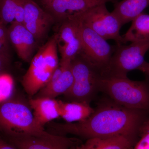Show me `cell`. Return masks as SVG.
<instances>
[{
  "label": "cell",
  "instance_id": "17",
  "mask_svg": "<svg viewBox=\"0 0 149 149\" xmlns=\"http://www.w3.org/2000/svg\"><path fill=\"white\" fill-rule=\"evenodd\" d=\"M149 6V0H122L114 3L112 12L118 18L122 26L132 21L143 13Z\"/></svg>",
  "mask_w": 149,
  "mask_h": 149
},
{
  "label": "cell",
  "instance_id": "19",
  "mask_svg": "<svg viewBox=\"0 0 149 149\" xmlns=\"http://www.w3.org/2000/svg\"><path fill=\"white\" fill-rule=\"evenodd\" d=\"M24 14L22 0H1L0 19L6 25L14 22L23 24Z\"/></svg>",
  "mask_w": 149,
  "mask_h": 149
},
{
  "label": "cell",
  "instance_id": "12",
  "mask_svg": "<svg viewBox=\"0 0 149 149\" xmlns=\"http://www.w3.org/2000/svg\"><path fill=\"white\" fill-rule=\"evenodd\" d=\"M8 29L10 43L19 57L24 61H31L37 42L35 37L22 24L14 22Z\"/></svg>",
  "mask_w": 149,
  "mask_h": 149
},
{
  "label": "cell",
  "instance_id": "21",
  "mask_svg": "<svg viewBox=\"0 0 149 149\" xmlns=\"http://www.w3.org/2000/svg\"><path fill=\"white\" fill-rule=\"evenodd\" d=\"M14 81L13 77L6 71L0 73V104L13 96Z\"/></svg>",
  "mask_w": 149,
  "mask_h": 149
},
{
  "label": "cell",
  "instance_id": "5",
  "mask_svg": "<svg viewBox=\"0 0 149 149\" xmlns=\"http://www.w3.org/2000/svg\"><path fill=\"white\" fill-rule=\"evenodd\" d=\"M149 49V39L133 42L128 45H116L109 64L101 77H127L128 72L138 70L143 64Z\"/></svg>",
  "mask_w": 149,
  "mask_h": 149
},
{
  "label": "cell",
  "instance_id": "13",
  "mask_svg": "<svg viewBox=\"0 0 149 149\" xmlns=\"http://www.w3.org/2000/svg\"><path fill=\"white\" fill-rule=\"evenodd\" d=\"M63 63L65 65H59L47 84L37 93V97L54 99L59 95H64L70 89L73 83L71 63Z\"/></svg>",
  "mask_w": 149,
  "mask_h": 149
},
{
  "label": "cell",
  "instance_id": "15",
  "mask_svg": "<svg viewBox=\"0 0 149 149\" xmlns=\"http://www.w3.org/2000/svg\"><path fill=\"white\" fill-rule=\"evenodd\" d=\"M139 136L124 135L109 138H92L72 149H131L138 143Z\"/></svg>",
  "mask_w": 149,
  "mask_h": 149
},
{
  "label": "cell",
  "instance_id": "9",
  "mask_svg": "<svg viewBox=\"0 0 149 149\" xmlns=\"http://www.w3.org/2000/svg\"><path fill=\"white\" fill-rule=\"evenodd\" d=\"M54 71L46 63L39 50L22 78L24 91L29 96L36 95L47 84Z\"/></svg>",
  "mask_w": 149,
  "mask_h": 149
},
{
  "label": "cell",
  "instance_id": "16",
  "mask_svg": "<svg viewBox=\"0 0 149 149\" xmlns=\"http://www.w3.org/2000/svg\"><path fill=\"white\" fill-rule=\"evenodd\" d=\"M29 105L33 110L35 120L42 127L52 120L60 117L58 101L45 97L30 99Z\"/></svg>",
  "mask_w": 149,
  "mask_h": 149
},
{
  "label": "cell",
  "instance_id": "29",
  "mask_svg": "<svg viewBox=\"0 0 149 149\" xmlns=\"http://www.w3.org/2000/svg\"><path fill=\"white\" fill-rule=\"evenodd\" d=\"M1 0H0V3H1Z\"/></svg>",
  "mask_w": 149,
  "mask_h": 149
},
{
  "label": "cell",
  "instance_id": "14",
  "mask_svg": "<svg viewBox=\"0 0 149 149\" xmlns=\"http://www.w3.org/2000/svg\"><path fill=\"white\" fill-rule=\"evenodd\" d=\"M10 143L18 149H72L80 143L76 139L63 136L58 140H52L32 136L9 138Z\"/></svg>",
  "mask_w": 149,
  "mask_h": 149
},
{
  "label": "cell",
  "instance_id": "11",
  "mask_svg": "<svg viewBox=\"0 0 149 149\" xmlns=\"http://www.w3.org/2000/svg\"><path fill=\"white\" fill-rule=\"evenodd\" d=\"M119 0H54L45 7L54 19L63 22L69 17L85 11L95 6Z\"/></svg>",
  "mask_w": 149,
  "mask_h": 149
},
{
  "label": "cell",
  "instance_id": "4",
  "mask_svg": "<svg viewBox=\"0 0 149 149\" xmlns=\"http://www.w3.org/2000/svg\"><path fill=\"white\" fill-rule=\"evenodd\" d=\"M73 83L64 94L69 102H81L90 104L99 92L98 82L100 73L80 54L71 62Z\"/></svg>",
  "mask_w": 149,
  "mask_h": 149
},
{
  "label": "cell",
  "instance_id": "25",
  "mask_svg": "<svg viewBox=\"0 0 149 149\" xmlns=\"http://www.w3.org/2000/svg\"><path fill=\"white\" fill-rule=\"evenodd\" d=\"M138 70L149 76V63L146 61L138 68Z\"/></svg>",
  "mask_w": 149,
  "mask_h": 149
},
{
  "label": "cell",
  "instance_id": "18",
  "mask_svg": "<svg viewBox=\"0 0 149 149\" xmlns=\"http://www.w3.org/2000/svg\"><path fill=\"white\" fill-rule=\"evenodd\" d=\"M60 115L67 123L83 121L94 112L90 104L81 102L58 101Z\"/></svg>",
  "mask_w": 149,
  "mask_h": 149
},
{
  "label": "cell",
  "instance_id": "8",
  "mask_svg": "<svg viewBox=\"0 0 149 149\" xmlns=\"http://www.w3.org/2000/svg\"><path fill=\"white\" fill-rule=\"evenodd\" d=\"M22 1L24 10L23 25L37 41L43 40L54 21L53 17L33 0Z\"/></svg>",
  "mask_w": 149,
  "mask_h": 149
},
{
  "label": "cell",
  "instance_id": "20",
  "mask_svg": "<svg viewBox=\"0 0 149 149\" xmlns=\"http://www.w3.org/2000/svg\"><path fill=\"white\" fill-rule=\"evenodd\" d=\"M132 24L123 36L124 44L149 39V15L141 13L132 21Z\"/></svg>",
  "mask_w": 149,
  "mask_h": 149
},
{
  "label": "cell",
  "instance_id": "24",
  "mask_svg": "<svg viewBox=\"0 0 149 149\" xmlns=\"http://www.w3.org/2000/svg\"><path fill=\"white\" fill-rule=\"evenodd\" d=\"M0 149H18L13 144L0 139Z\"/></svg>",
  "mask_w": 149,
  "mask_h": 149
},
{
  "label": "cell",
  "instance_id": "2",
  "mask_svg": "<svg viewBox=\"0 0 149 149\" xmlns=\"http://www.w3.org/2000/svg\"><path fill=\"white\" fill-rule=\"evenodd\" d=\"M30 106L14 98L0 104V132L9 138L29 136L58 140L63 136L47 132L35 120Z\"/></svg>",
  "mask_w": 149,
  "mask_h": 149
},
{
  "label": "cell",
  "instance_id": "22",
  "mask_svg": "<svg viewBox=\"0 0 149 149\" xmlns=\"http://www.w3.org/2000/svg\"><path fill=\"white\" fill-rule=\"evenodd\" d=\"M6 26L0 19V54L10 56V43Z\"/></svg>",
  "mask_w": 149,
  "mask_h": 149
},
{
  "label": "cell",
  "instance_id": "23",
  "mask_svg": "<svg viewBox=\"0 0 149 149\" xmlns=\"http://www.w3.org/2000/svg\"><path fill=\"white\" fill-rule=\"evenodd\" d=\"M10 56L0 54V73L6 71L10 64Z\"/></svg>",
  "mask_w": 149,
  "mask_h": 149
},
{
  "label": "cell",
  "instance_id": "26",
  "mask_svg": "<svg viewBox=\"0 0 149 149\" xmlns=\"http://www.w3.org/2000/svg\"><path fill=\"white\" fill-rule=\"evenodd\" d=\"M149 134V126L143 124L140 129V136H141L146 134Z\"/></svg>",
  "mask_w": 149,
  "mask_h": 149
},
{
  "label": "cell",
  "instance_id": "6",
  "mask_svg": "<svg viewBox=\"0 0 149 149\" xmlns=\"http://www.w3.org/2000/svg\"><path fill=\"white\" fill-rule=\"evenodd\" d=\"M106 4L95 6L69 17L82 22L105 40H114L117 45H123V37L120 34L122 24L112 13L109 11Z\"/></svg>",
  "mask_w": 149,
  "mask_h": 149
},
{
  "label": "cell",
  "instance_id": "3",
  "mask_svg": "<svg viewBox=\"0 0 149 149\" xmlns=\"http://www.w3.org/2000/svg\"><path fill=\"white\" fill-rule=\"evenodd\" d=\"M99 92L105 93L116 103L149 113V83L125 78L101 77Z\"/></svg>",
  "mask_w": 149,
  "mask_h": 149
},
{
  "label": "cell",
  "instance_id": "27",
  "mask_svg": "<svg viewBox=\"0 0 149 149\" xmlns=\"http://www.w3.org/2000/svg\"><path fill=\"white\" fill-rule=\"evenodd\" d=\"M53 1L54 0H41V1L42 4L45 7Z\"/></svg>",
  "mask_w": 149,
  "mask_h": 149
},
{
  "label": "cell",
  "instance_id": "28",
  "mask_svg": "<svg viewBox=\"0 0 149 149\" xmlns=\"http://www.w3.org/2000/svg\"><path fill=\"white\" fill-rule=\"evenodd\" d=\"M144 124H146V125H148V126H149V118L146 122L144 123Z\"/></svg>",
  "mask_w": 149,
  "mask_h": 149
},
{
  "label": "cell",
  "instance_id": "7",
  "mask_svg": "<svg viewBox=\"0 0 149 149\" xmlns=\"http://www.w3.org/2000/svg\"><path fill=\"white\" fill-rule=\"evenodd\" d=\"M68 18L74 19L77 23L81 43L79 54L101 74L109 64L114 46L110 45L106 40L82 22L72 17Z\"/></svg>",
  "mask_w": 149,
  "mask_h": 149
},
{
  "label": "cell",
  "instance_id": "1",
  "mask_svg": "<svg viewBox=\"0 0 149 149\" xmlns=\"http://www.w3.org/2000/svg\"><path fill=\"white\" fill-rule=\"evenodd\" d=\"M149 113L143 110L128 108L113 101L100 105L83 121L52 123V134L65 136L72 134L84 139L109 138L124 135L140 136V129L148 119Z\"/></svg>",
  "mask_w": 149,
  "mask_h": 149
},
{
  "label": "cell",
  "instance_id": "10",
  "mask_svg": "<svg viewBox=\"0 0 149 149\" xmlns=\"http://www.w3.org/2000/svg\"><path fill=\"white\" fill-rule=\"evenodd\" d=\"M56 36L61 54V62L71 63L81 50V41L75 20L68 18L62 22Z\"/></svg>",
  "mask_w": 149,
  "mask_h": 149
}]
</instances>
